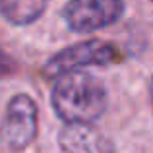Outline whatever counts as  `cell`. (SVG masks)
Returning <instances> with one entry per match:
<instances>
[{"label": "cell", "mask_w": 153, "mask_h": 153, "mask_svg": "<svg viewBox=\"0 0 153 153\" xmlns=\"http://www.w3.org/2000/svg\"><path fill=\"white\" fill-rule=\"evenodd\" d=\"M64 22L76 33H91L116 23L124 14L122 0H70L64 6Z\"/></svg>", "instance_id": "277c9868"}, {"label": "cell", "mask_w": 153, "mask_h": 153, "mask_svg": "<svg viewBox=\"0 0 153 153\" xmlns=\"http://www.w3.org/2000/svg\"><path fill=\"white\" fill-rule=\"evenodd\" d=\"M37 136V105L25 93L14 95L0 124V142L12 151H22Z\"/></svg>", "instance_id": "3957f363"}, {"label": "cell", "mask_w": 153, "mask_h": 153, "mask_svg": "<svg viewBox=\"0 0 153 153\" xmlns=\"http://www.w3.org/2000/svg\"><path fill=\"white\" fill-rule=\"evenodd\" d=\"M51 101L66 124H91L107 108V91L97 78L76 70L56 78Z\"/></svg>", "instance_id": "6da1fadb"}, {"label": "cell", "mask_w": 153, "mask_h": 153, "mask_svg": "<svg viewBox=\"0 0 153 153\" xmlns=\"http://www.w3.org/2000/svg\"><path fill=\"white\" fill-rule=\"evenodd\" d=\"M151 2H153V0H151Z\"/></svg>", "instance_id": "ba28073f"}, {"label": "cell", "mask_w": 153, "mask_h": 153, "mask_svg": "<svg viewBox=\"0 0 153 153\" xmlns=\"http://www.w3.org/2000/svg\"><path fill=\"white\" fill-rule=\"evenodd\" d=\"M149 93H151V101H153V78H151V83H149Z\"/></svg>", "instance_id": "52a82bcc"}, {"label": "cell", "mask_w": 153, "mask_h": 153, "mask_svg": "<svg viewBox=\"0 0 153 153\" xmlns=\"http://www.w3.org/2000/svg\"><path fill=\"white\" fill-rule=\"evenodd\" d=\"M47 0H0V14L14 25H29L43 14Z\"/></svg>", "instance_id": "8992f818"}, {"label": "cell", "mask_w": 153, "mask_h": 153, "mask_svg": "<svg viewBox=\"0 0 153 153\" xmlns=\"http://www.w3.org/2000/svg\"><path fill=\"white\" fill-rule=\"evenodd\" d=\"M58 143L66 153H112V143L89 124H66L58 134Z\"/></svg>", "instance_id": "5b68a950"}, {"label": "cell", "mask_w": 153, "mask_h": 153, "mask_svg": "<svg viewBox=\"0 0 153 153\" xmlns=\"http://www.w3.org/2000/svg\"><path fill=\"white\" fill-rule=\"evenodd\" d=\"M120 60V51L116 45L107 41H85L78 43L74 47L56 52L54 56L45 64V76L47 78H58L68 72L82 70L85 66H111Z\"/></svg>", "instance_id": "7a4b0ae2"}]
</instances>
